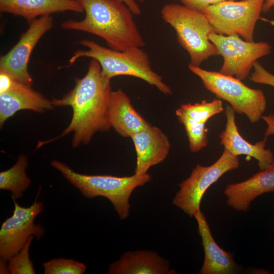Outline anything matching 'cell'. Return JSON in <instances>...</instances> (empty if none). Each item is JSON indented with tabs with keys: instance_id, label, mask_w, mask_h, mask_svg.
Returning a JSON list of instances; mask_svg holds the SVG:
<instances>
[{
	"instance_id": "4",
	"label": "cell",
	"mask_w": 274,
	"mask_h": 274,
	"mask_svg": "<svg viewBox=\"0 0 274 274\" xmlns=\"http://www.w3.org/2000/svg\"><path fill=\"white\" fill-rule=\"evenodd\" d=\"M51 165L84 196L89 198L102 196L109 199L121 220L129 215V198L132 192L151 180L147 173L126 177L89 175L77 173L59 160H52Z\"/></svg>"
},
{
	"instance_id": "17",
	"label": "cell",
	"mask_w": 274,
	"mask_h": 274,
	"mask_svg": "<svg viewBox=\"0 0 274 274\" xmlns=\"http://www.w3.org/2000/svg\"><path fill=\"white\" fill-rule=\"evenodd\" d=\"M109 117L111 127L124 138H131L151 125L136 111L129 97L121 89L111 92Z\"/></svg>"
},
{
	"instance_id": "12",
	"label": "cell",
	"mask_w": 274,
	"mask_h": 274,
	"mask_svg": "<svg viewBox=\"0 0 274 274\" xmlns=\"http://www.w3.org/2000/svg\"><path fill=\"white\" fill-rule=\"evenodd\" d=\"M226 122L225 129L220 134V145L231 154L238 156L245 155L256 159L260 170H262L274 163V155L266 149L267 139L250 143L239 133L235 122V112L230 105L225 108Z\"/></svg>"
},
{
	"instance_id": "25",
	"label": "cell",
	"mask_w": 274,
	"mask_h": 274,
	"mask_svg": "<svg viewBox=\"0 0 274 274\" xmlns=\"http://www.w3.org/2000/svg\"><path fill=\"white\" fill-rule=\"evenodd\" d=\"M253 68V72L249 77L251 81L274 87V75L266 70L258 61L254 63Z\"/></svg>"
},
{
	"instance_id": "18",
	"label": "cell",
	"mask_w": 274,
	"mask_h": 274,
	"mask_svg": "<svg viewBox=\"0 0 274 274\" xmlns=\"http://www.w3.org/2000/svg\"><path fill=\"white\" fill-rule=\"evenodd\" d=\"M109 274H174L169 261L156 252L137 250L124 253L109 267Z\"/></svg>"
},
{
	"instance_id": "20",
	"label": "cell",
	"mask_w": 274,
	"mask_h": 274,
	"mask_svg": "<svg viewBox=\"0 0 274 274\" xmlns=\"http://www.w3.org/2000/svg\"><path fill=\"white\" fill-rule=\"evenodd\" d=\"M27 166V157L20 155L14 165L0 173V189L10 191L16 199L22 197L31 184L26 172Z\"/></svg>"
},
{
	"instance_id": "14",
	"label": "cell",
	"mask_w": 274,
	"mask_h": 274,
	"mask_svg": "<svg viewBox=\"0 0 274 274\" xmlns=\"http://www.w3.org/2000/svg\"><path fill=\"white\" fill-rule=\"evenodd\" d=\"M274 191V163L241 182L228 184L224 194L227 204L238 212H247L258 196Z\"/></svg>"
},
{
	"instance_id": "30",
	"label": "cell",
	"mask_w": 274,
	"mask_h": 274,
	"mask_svg": "<svg viewBox=\"0 0 274 274\" xmlns=\"http://www.w3.org/2000/svg\"><path fill=\"white\" fill-rule=\"evenodd\" d=\"M125 4L128 7L131 8L133 7L135 4L134 0H119Z\"/></svg>"
},
{
	"instance_id": "8",
	"label": "cell",
	"mask_w": 274,
	"mask_h": 274,
	"mask_svg": "<svg viewBox=\"0 0 274 274\" xmlns=\"http://www.w3.org/2000/svg\"><path fill=\"white\" fill-rule=\"evenodd\" d=\"M238 156L224 150L218 160L209 166L197 164L190 176L179 184V190L173 203L189 216L200 210L203 196L208 189L228 172L238 167Z\"/></svg>"
},
{
	"instance_id": "7",
	"label": "cell",
	"mask_w": 274,
	"mask_h": 274,
	"mask_svg": "<svg viewBox=\"0 0 274 274\" xmlns=\"http://www.w3.org/2000/svg\"><path fill=\"white\" fill-rule=\"evenodd\" d=\"M264 0L225 1L209 6L203 11L217 33L238 35L253 42L257 22L262 12Z\"/></svg>"
},
{
	"instance_id": "21",
	"label": "cell",
	"mask_w": 274,
	"mask_h": 274,
	"mask_svg": "<svg viewBox=\"0 0 274 274\" xmlns=\"http://www.w3.org/2000/svg\"><path fill=\"white\" fill-rule=\"evenodd\" d=\"M176 114L179 122L185 128L190 150L195 153L205 147L208 142V129L206 127V124L193 120L179 109L176 110Z\"/></svg>"
},
{
	"instance_id": "24",
	"label": "cell",
	"mask_w": 274,
	"mask_h": 274,
	"mask_svg": "<svg viewBox=\"0 0 274 274\" xmlns=\"http://www.w3.org/2000/svg\"><path fill=\"white\" fill-rule=\"evenodd\" d=\"M34 236L28 239L23 248L16 255L9 258L8 267L12 274H35L33 263L29 256V249Z\"/></svg>"
},
{
	"instance_id": "27",
	"label": "cell",
	"mask_w": 274,
	"mask_h": 274,
	"mask_svg": "<svg viewBox=\"0 0 274 274\" xmlns=\"http://www.w3.org/2000/svg\"><path fill=\"white\" fill-rule=\"evenodd\" d=\"M15 79L8 74L0 71V93L8 90L12 86Z\"/></svg>"
},
{
	"instance_id": "10",
	"label": "cell",
	"mask_w": 274,
	"mask_h": 274,
	"mask_svg": "<svg viewBox=\"0 0 274 274\" xmlns=\"http://www.w3.org/2000/svg\"><path fill=\"white\" fill-rule=\"evenodd\" d=\"M40 193V188L35 201L28 207L20 206L12 198L14 205L13 214L2 223L0 229L1 260L8 261L18 253L30 236L40 239L44 235V228L35 223V218L44 208L42 202L38 199Z\"/></svg>"
},
{
	"instance_id": "29",
	"label": "cell",
	"mask_w": 274,
	"mask_h": 274,
	"mask_svg": "<svg viewBox=\"0 0 274 274\" xmlns=\"http://www.w3.org/2000/svg\"><path fill=\"white\" fill-rule=\"evenodd\" d=\"M274 6V0H264L262 12L267 13Z\"/></svg>"
},
{
	"instance_id": "6",
	"label": "cell",
	"mask_w": 274,
	"mask_h": 274,
	"mask_svg": "<svg viewBox=\"0 0 274 274\" xmlns=\"http://www.w3.org/2000/svg\"><path fill=\"white\" fill-rule=\"evenodd\" d=\"M188 68L200 79L208 91L218 98L227 101L235 112L245 115L252 123L261 119L266 109V99L262 90L251 88L242 80L219 72L189 64Z\"/></svg>"
},
{
	"instance_id": "23",
	"label": "cell",
	"mask_w": 274,
	"mask_h": 274,
	"mask_svg": "<svg viewBox=\"0 0 274 274\" xmlns=\"http://www.w3.org/2000/svg\"><path fill=\"white\" fill-rule=\"evenodd\" d=\"M45 274H83L86 265L78 261L66 258H54L43 263Z\"/></svg>"
},
{
	"instance_id": "15",
	"label": "cell",
	"mask_w": 274,
	"mask_h": 274,
	"mask_svg": "<svg viewBox=\"0 0 274 274\" xmlns=\"http://www.w3.org/2000/svg\"><path fill=\"white\" fill-rule=\"evenodd\" d=\"M52 101L33 89L31 85L14 80L11 88L0 93V126L18 111L44 113L53 108Z\"/></svg>"
},
{
	"instance_id": "2",
	"label": "cell",
	"mask_w": 274,
	"mask_h": 274,
	"mask_svg": "<svg viewBox=\"0 0 274 274\" xmlns=\"http://www.w3.org/2000/svg\"><path fill=\"white\" fill-rule=\"evenodd\" d=\"M85 13L80 21L62 22L66 30L83 31L104 40L114 50L124 51L145 45L129 8L119 0H76Z\"/></svg>"
},
{
	"instance_id": "9",
	"label": "cell",
	"mask_w": 274,
	"mask_h": 274,
	"mask_svg": "<svg viewBox=\"0 0 274 274\" xmlns=\"http://www.w3.org/2000/svg\"><path fill=\"white\" fill-rule=\"evenodd\" d=\"M209 39L223 59L219 72L242 81L249 76L258 59L271 52V46L268 43L248 42L236 34L225 36L212 32Z\"/></svg>"
},
{
	"instance_id": "16",
	"label": "cell",
	"mask_w": 274,
	"mask_h": 274,
	"mask_svg": "<svg viewBox=\"0 0 274 274\" xmlns=\"http://www.w3.org/2000/svg\"><path fill=\"white\" fill-rule=\"evenodd\" d=\"M204 253L199 274H233L240 269L233 254L221 248L214 238L206 217L201 210L194 215Z\"/></svg>"
},
{
	"instance_id": "28",
	"label": "cell",
	"mask_w": 274,
	"mask_h": 274,
	"mask_svg": "<svg viewBox=\"0 0 274 274\" xmlns=\"http://www.w3.org/2000/svg\"><path fill=\"white\" fill-rule=\"evenodd\" d=\"M267 124V128L264 133V138L274 135V113H271L268 115H264L261 117Z\"/></svg>"
},
{
	"instance_id": "5",
	"label": "cell",
	"mask_w": 274,
	"mask_h": 274,
	"mask_svg": "<svg viewBox=\"0 0 274 274\" xmlns=\"http://www.w3.org/2000/svg\"><path fill=\"white\" fill-rule=\"evenodd\" d=\"M162 19L175 31L177 40L188 53L189 64L200 66L210 57L219 55L209 35L216 32L205 15L184 5L168 4L161 10Z\"/></svg>"
},
{
	"instance_id": "31",
	"label": "cell",
	"mask_w": 274,
	"mask_h": 274,
	"mask_svg": "<svg viewBox=\"0 0 274 274\" xmlns=\"http://www.w3.org/2000/svg\"><path fill=\"white\" fill-rule=\"evenodd\" d=\"M138 1V2H145L146 0H136Z\"/></svg>"
},
{
	"instance_id": "11",
	"label": "cell",
	"mask_w": 274,
	"mask_h": 274,
	"mask_svg": "<svg viewBox=\"0 0 274 274\" xmlns=\"http://www.w3.org/2000/svg\"><path fill=\"white\" fill-rule=\"evenodd\" d=\"M52 26L51 15L39 17L29 23L18 42L1 57L0 71L8 74L16 81L31 85L32 79L28 70L31 54L40 40Z\"/></svg>"
},
{
	"instance_id": "26",
	"label": "cell",
	"mask_w": 274,
	"mask_h": 274,
	"mask_svg": "<svg viewBox=\"0 0 274 274\" xmlns=\"http://www.w3.org/2000/svg\"><path fill=\"white\" fill-rule=\"evenodd\" d=\"M185 7L200 12L209 6L227 0H180Z\"/></svg>"
},
{
	"instance_id": "22",
	"label": "cell",
	"mask_w": 274,
	"mask_h": 274,
	"mask_svg": "<svg viewBox=\"0 0 274 274\" xmlns=\"http://www.w3.org/2000/svg\"><path fill=\"white\" fill-rule=\"evenodd\" d=\"M179 109L193 120L204 124L213 116L224 111L222 101L219 98L210 102L203 100L200 103L182 104Z\"/></svg>"
},
{
	"instance_id": "3",
	"label": "cell",
	"mask_w": 274,
	"mask_h": 274,
	"mask_svg": "<svg viewBox=\"0 0 274 274\" xmlns=\"http://www.w3.org/2000/svg\"><path fill=\"white\" fill-rule=\"evenodd\" d=\"M78 43L87 49L75 51L66 66L72 65L81 58H90L99 63L102 75L109 80L119 76L134 77L154 86L164 94L172 93L170 87L163 82L162 77L152 69L148 54L141 47L118 51L87 39Z\"/></svg>"
},
{
	"instance_id": "19",
	"label": "cell",
	"mask_w": 274,
	"mask_h": 274,
	"mask_svg": "<svg viewBox=\"0 0 274 274\" xmlns=\"http://www.w3.org/2000/svg\"><path fill=\"white\" fill-rule=\"evenodd\" d=\"M0 10L21 16L29 23L55 13L84 11L76 0H0Z\"/></svg>"
},
{
	"instance_id": "1",
	"label": "cell",
	"mask_w": 274,
	"mask_h": 274,
	"mask_svg": "<svg viewBox=\"0 0 274 274\" xmlns=\"http://www.w3.org/2000/svg\"><path fill=\"white\" fill-rule=\"evenodd\" d=\"M110 81L102 75L99 63L91 59L86 75L75 79L74 88L61 98L51 100L54 106L72 108L70 124L59 136L39 142L37 148L72 132V145L76 148L89 143L96 132L109 130L112 127L109 117Z\"/></svg>"
},
{
	"instance_id": "13",
	"label": "cell",
	"mask_w": 274,
	"mask_h": 274,
	"mask_svg": "<svg viewBox=\"0 0 274 274\" xmlns=\"http://www.w3.org/2000/svg\"><path fill=\"white\" fill-rule=\"evenodd\" d=\"M130 138L136 154L134 174L147 173L151 167L162 162L169 152V140L157 127L151 125L134 133Z\"/></svg>"
}]
</instances>
